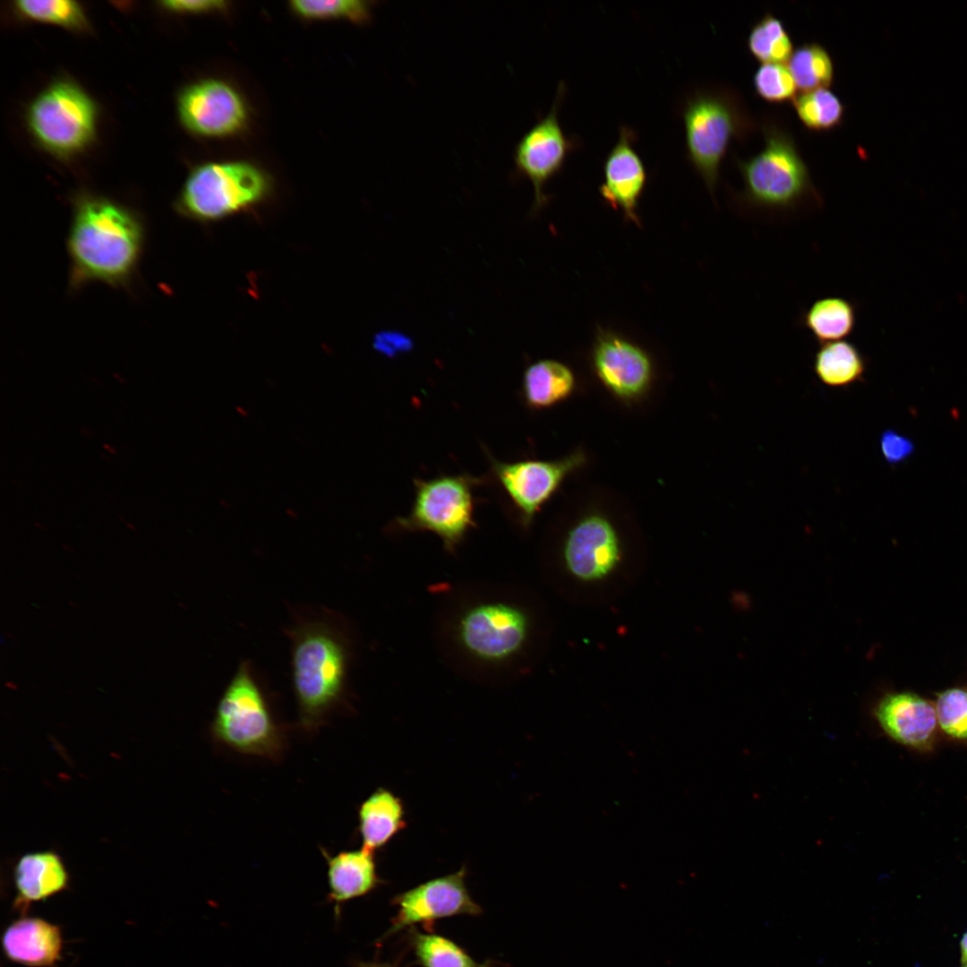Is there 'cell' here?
Instances as JSON below:
<instances>
[{
    "mask_svg": "<svg viewBox=\"0 0 967 967\" xmlns=\"http://www.w3.org/2000/svg\"><path fill=\"white\" fill-rule=\"evenodd\" d=\"M565 91L564 82L560 81L549 112L538 116L513 150L516 175L528 179L533 185L535 212L548 202L547 183L562 169L568 155L579 145V139L567 135L558 118Z\"/></svg>",
    "mask_w": 967,
    "mask_h": 967,
    "instance_id": "obj_9",
    "label": "cell"
},
{
    "mask_svg": "<svg viewBox=\"0 0 967 967\" xmlns=\"http://www.w3.org/2000/svg\"><path fill=\"white\" fill-rule=\"evenodd\" d=\"M210 732L216 744L235 753L276 762L282 758L286 731L250 662H241L224 689Z\"/></svg>",
    "mask_w": 967,
    "mask_h": 967,
    "instance_id": "obj_3",
    "label": "cell"
},
{
    "mask_svg": "<svg viewBox=\"0 0 967 967\" xmlns=\"http://www.w3.org/2000/svg\"><path fill=\"white\" fill-rule=\"evenodd\" d=\"M145 237L144 222L128 207L99 196L78 198L66 238L69 287L78 291L95 282L129 287Z\"/></svg>",
    "mask_w": 967,
    "mask_h": 967,
    "instance_id": "obj_2",
    "label": "cell"
},
{
    "mask_svg": "<svg viewBox=\"0 0 967 967\" xmlns=\"http://www.w3.org/2000/svg\"><path fill=\"white\" fill-rule=\"evenodd\" d=\"M689 164L714 194L723 158L733 138L754 128L738 94L723 87H704L689 93L681 106Z\"/></svg>",
    "mask_w": 967,
    "mask_h": 967,
    "instance_id": "obj_5",
    "label": "cell"
},
{
    "mask_svg": "<svg viewBox=\"0 0 967 967\" xmlns=\"http://www.w3.org/2000/svg\"><path fill=\"white\" fill-rule=\"evenodd\" d=\"M527 620L515 606L502 603H483L468 610L460 619L459 640L473 656L499 662L518 652L526 638Z\"/></svg>",
    "mask_w": 967,
    "mask_h": 967,
    "instance_id": "obj_11",
    "label": "cell"
},
{
    "mask_svg": "<svg viewBox=\"0 0 967 967\" xmlns=\"http://www.w3.org/2000/svg\"><path fill=\"white\" fill-rule=\"evenodd\" d=\"M181 120L204 136H226L245 123L246 107L238 92L219 80H206L188 87L180 96Z\"/></svg>",
    "mask_w": 967,
    "mask_h": 967,
    "instance_id": "obj_13",
    "label": "cell"
},
{
    "mask_svg": "<svg viewBox=\"0 0 967 967\" xmlns=\"http://www.w3.org/2000/svg\"><path fill=\"white\" fill-rule=\"evenodd\" d=\"M940 728L949 736L967 739V691L951 689L937 697L935 706Z\"/></svg>",
    "mask_w": 967,
    "mask_h": 967,
    "instance_id": "obj_32",
    "label": "cell"
},
{
    "mask_svg": "<svg viewBox=\"0 0 967 967\" xmlns=\"http://www.w3.org/2000/svg\"><path fill=\"white\" fill-rule=\"evenodd\" d=\"M373 3L360 0H296L291 2L295 13L306 18H345L357 23L371 19Z\"/></svg>",
    "mask_w": 967,
    "mask_h": 967,
    "instance_id": "obj_29",
    "label": "cell"
},
{
    "mask_svg": "<svg viewBox=\"0 0 967 967\" xmlns=\"http://www.w3.org/2000/svg\"><path fill=\"white\" fill-rule=\"evenodd\" d=\"M817 379L832 388H845L862 380L866 360L855 345L846 340L822 344L815 355Z\"/></svg>",
    "mask_w": 967,
    "mask_h": 967,
    "instance_id": "obj_24",
    "label": "cell"
},
{
    "mask_svg": "<svg viewBox=\"0 0 967 967\" xmlns=\"http://www.w3.org/2000/svg\"><path fill=\"white\" fill-rule=\"evenodd\" d=\"M328 866L329 903L337 911L340 904L370 894L381 883L374 859V852L366 849L343 851L330 855L321 849Z\"/></svg>",
    "mask_w": 967,
    "mask_h": 967,
    "instance_id": "obj_20",
    "label": "cell"
},
{
    "mask_svg": "<svg viewBox=\"0 0 967 967\" xmlns=\"http://www.w3.org/2000/svg\"><path fill=\"white\" fill-rule=\"evenodd\" d=\"M466 869L431 879L393 897L397 913L381 937L387 939L398 931L423 924L427 931L436 920L456 916H477L483 911L470 896L466 885Z\"/></svg>",
    "mask_w": 967,
    "mask_h": 967,
    "instance_id": "obj_10",
    "label": "cell"
},
{
    "mask_svg": "<svg viewBox=\"0 0 967 967\" xmlns=\"http://www.w3.org/2000/svg\"><path fill=\"white\" fill-rule=\"evenodd\" d=\"M286 630L298 723L314 732L347 705L349 637L343 620L326 609L295 610Z\"/></svg>",
    "mask_w": 967,
    "mask_h": 967,
    "instance_id": "obj_1",
    "label": "cell"
},
{
    "mask_svg": "<svg viewBox=\"0 0 967 967\" xmlns=\"http://www.w3.org/2000/svg\"><path fill=\"white\" fill-rule=\"evenodd\" d=\"M757 94L772 103H783L796 97V83L788 68L783 64H762L753 78Z\"/></svg>",
    "mask_w": 967,
    "mask_h": 967,
    "instance_id": "obj_30",
    "label": "cell"
},
{
    "mask_svg": "<svg viewBox=\"0 0 967 967\" xmlns=\"http://www.w3.org/2000/svg\"><path fill=\"white\" fill-rule=\"evenodd\" d=\"M856 321L855 306L841 296L816 300L801 317L802 325L822 344L843 340L851 335Z\"/></svg>",
    "mask_w": 967,
    "mask_h": 967,
    "instance_id": "obj_23",
    "label": "cell"
},
{
    "mask_svg": "<svg viewBox=\"0 0 967 967\" xmlns=\"http://www.w3.org/2000/svg\"><path fill=\"white\" fill-rule=\"evenodd\" d=\"M163 5L168 9L180 12H205L222 9L225 6L223 1L201 0V1H164Z\"/></svg>",
    "mask_w": 967,
    "mask_h": 967,
    "instance_id": "obj_35",
    "label": "cell"
},
{
    "mask_svg": "<svg viewBox=\"0 0 967 967\" xmlns=\"http://www.w3.org/2000/svg\"><path fill=\"white\" fill-rule=\"evenodd\" d=\"M16 897L13 906L25 913L32 903L45 901L69 886L70 876L62 857L56 851L27 852L15 862L13 871Z\"/></svg>",
    "mask_w": 967,
    "mask_h": 967,
    "instance_id": "obj_19",
    "label": "cell"
},
{
    "mask_svg": "<svg viewBox=\"0 0 967 967\" xmlns=\"http://www.w3.org/2000/svg\"><path fill=\"white\" fill-rule=\"evenodd\" d=\"M5 958L28 967H54L61 959L64 938L60 926L39 917L22 915L1 937Z\"/></svg>",
    "mask_w": 967,
    "mask_h": 967,
    "instance_id": "obj_17",
    "label": "cell"
},
{
    "mask_svg": "<svg viewBox=\"0 0 967 967\" xmlns=\"http://www.w3.org/2000/svg\"><path fill=\"white\" fill-rule=\"evenodd\" d=\"M268 191L265 175L249 163H209L188 176L175 209L185 218L211 222L250 208L261 201Z\"/></svg>",
    "mask_w": 967,
    "mask_h": 967,
    "instance_id": "obj_6",
    "label": "cell"
},
{
    "mask_svg": "<svg viewBox=\"0 0 967 967\" xmlns=\"http://www.w3.org/2000/svg\"><path fill=\"white\" fill-rule=\"evenodd\" d=\"M595 370L617 397L630 399L643 394L652 377L651 361L644 350L610 332H601L593 351Z\"/></svg>",
    "mask_w": 967,
    "mask_h": 967,
    "instance_id": "obj_15",
    "label": "cell"
},
{
    "mask_svg": "<svg viewBox=\"0 0 967 967\" xmlns=\"http://www.w3.org/2000/svg\"><path fill=\"white\" fill-rule=\"evenodd\" d=\"M96 111L91 99L77 86L57 82L41 94L29 110V124L37 139L62 155L82 149L92 138Z\"/></svg>",
    "mask_w": 967,
    "mask_h": 967,
    "instance_id": "obj_8",
    "label": "cell"
},
{
    "mask_svg": "<svg viewBox=\"0 0 967 967\" xmlns=\"http://www.w3.org/2000/svg\"><path fill=\"white\" fill-rule=\"evenodd\" d=\"M787 66L801 92L828 89L832 85V58L827 50L817 43H805L795 48Z\"/></svg>",
    "mask_w": 967,
    "mask_h": 967,
    "instance_id": "obj_26",
    "label": "cell"
},
{
    "mask_svg": "<svg viewBox=\"0 0 967 967\" xmlns=\"http://www.w3.org/2000/svg\"><path fill=\"white\" fill-rule=\"evenodd\" d=\"M16 7L26 16L66 27L81 28L85 17L79 4L67 0L18 1Z\"/></svg>",
    "mask_w": 967,
    "mask_h": 967,
    "instance_id": "obj_31",
    "label": "cell"
},
{
    "mask_svg": "<svg viewBox=\"0 0 967 967\" xmlns=\"http://www.w3.org/2000/svg\"><path fill=\"white\" fill-rule=\"evenodd\" d=\"M764 134V149L748 160L737 161L743 181L742 203L767 215L821 204L793 138L774 124L765 127Z\"/></svg>",
    "mask_w": 967,
    "mask_h": 967,
    "instance_id": "obj_4",
    "label": "cell"
},
{
    "mask_svg": "<svg viewBox=\"0 0 967 967\" xmlns=\"http://www.w3.org/2000/svg\"><path fill=\"white\" fill-rule=\"evenodd\" d=\"M103 448L111 454H116V449L114 447H112L111 445H109V444H107V443L104 444Z\"/></svg>",
    "mask_w": 967,
    "mask_h": 967,
    "instance_id": "obj_38",
    "label": "cell"
},
{
    "mask_svg": "<svg viewBox=\"0 0 967 967\" xmlns=\"http://www.w3.org/2000/svg\"><path fill=\"white\" fill-rule=\"evenodd\" d=\"M880 449L887 463L898 464L913 452L911 441L893 430L885 431L880 437Z\"/></svg>",
    "mask_w": 967,
    "mask_h": 967,
    "instance_id": "obj_33",
    "label": "cell"
},
{
    "mask_svg": "<svg viewBox=\"0 0 967 967\" xmlns=\"http://www.w3.org/2000/svg\"><path fill=\"white\" fill-rule=\"evenodd\" d=\"M875 715L883 731L903 745L924 749L934 740L937 721L935 706L915 694L886 696Z\"/></svg>",
    "mask_w": 967,
    "mask_h": 967,
    "instance_id": "obj_18",
    "label": "cell"
},
{
    "mask_svg": "<svg viewBox=\"0 0 967 967\" xmlns=\"http://www.w3.org/2000/svg\"><path fill=\"white\" fill-rule=\"evenodd\" d=\"M405 826L403 804L387 789L378 788L359 807L362 848L372 852L388 843Z\"/></svg>",
    "mask_w": 967,
    "mask_h": 967,
    "instance_id": "obj_21",
    "label": "cell"
},
{
    "mask_svg": "<svg viewBox=\"0 0 967 967\" xmlns=\"http://www.w3.org/2000/svg\"><path fill=\"white\" fill-rule=\"evenodd\" d=\"M747 45L750 54L763 64H784L794 50L783 22L769 13L753 25Z\"/></svg>",
    "mask_w": 967,
    "mask_h": 967,
    "instance_id": "obj_27",
    "label": "cell"
},
{
    "mask_svg": "<svg viewBox=\"0 0 967 967\" xmlns=\"http://www.w3.org/2000/svg\"><path fill=\"white\" fill-rule=\"evenodd\" d=\"M619 553L615 530L608 520L597 515L586 517L574 526L564 550L571 573L585 580L606 575L616 565Z\"/></svg>",
    "mask_w": 967,
    "mask_h": 967,
    "instance_id": "obj_16",
    "label": "cell"
},
{
    "mask_svg": "<svg viewBox=\"0 0 967 967\" xmlns=\"http://www.w3.org/2000/svg\"><path fill=\"white\" fill-rule=\"evenodd\" d=\"M408 931L409 946L423 967H494L495 963L491 960L483 963L475 962L458 945L432 931L422 933L415 927Z\"/></svg>",
    "mask_w": 967,
    "mask_h": 967,
    "instance_id": "obj_25",
    "label": "cell"
},
{
    "mask_svg": "<svg viewBox=\"0 0 967 967\" xmlns=\"http://www.w3.org/2000/svg\"><path fill=\"white\" fill-rule=\"evenodd\" d=\"M477 481L467 475L415 480L410 512L398 518L397 525L406 531L432 532L448 552H455L475 525L473 487Z\"/></svg>",
    "mask_w": 967,
    "mask_h": 967,
    "instance_id": "obj_7",
    "label": "cell"
},
{
    "mask_svg": "<svg viewBox=\"0 0 967 967\" xmlns=\"http://www.w3.org/2000/svg\"><path fill=\"white\" fill-rule=\"evenodd\" d=\"M374 348L388 357L407 353L413 347L412 339L398 331L379 332L373 340Z\"/></svg>",
    "mask_w": 967,
    "mask_h": 967,
    "instance_id": "obj_34",
    "label": "cell"
},
{
    "mask_svg": "<svg viewBox=\"0 0 967 967\" xmlns=\"http://www.w3.org/2000/svg\"><path fill=\"white\" fill-rule=\"evenodd\" d=\"M575 378L569 367L554 360H540L529 365L523 376V394L532 408H545L565 399L572 392Z\"/></svg>",
    "mask_w": 967,
    "mask_h": 967,
    "instance_id": "obj_22",
    "label": "cell"
},
{
    "mask_svg": "<svg viewBox=\"0 0 967 967\" xmlns=\"http://www.w3.org/2000/svg\"><path fill=\"white\" fill-rule=\"evenodd\" d=\"M961 960L964 967H967V931L961 940Z\"/></svg>",
    "mask_w": 967,
    "mask_h": 967,
    "instance_id": "obj_36",
    "label": "cell"
},
{
    "mask_svg": "<svg viewBox=\"0 0 967 967\" xmlns=\"http://www.w3.org/2000/svg\"><path fill=\"white\" fill-rule=\"evenodd\" d=\"M637 132L622 124L619 137L603 163V182L599 187L602 197L625 218L640 225L638 201L645 189L647 174L645 164L634 148Z\"/></svg>",
    "mask_w": 967,
    "mask_h": 967,
    "instance_id": "obj_14",
    "label": "cell"
},
{
    "mask_svg": "<svg viewBox=\"0 0 967 967\" xmlns=\"http://www.w3.org/2000/svg\"><path fill=\"white\" fill-rule=\"evenodd\" d=\"M355 967H396L389 963L381 962H359L356 963Z\"/></svg>",
    "mask_w": 967,
    "mask_h": 967,
    "instance_id": "obj_37",
    "label": "cell"
},
{
    "mask_svg": "<svg viewBox=\"0 0 967 967\" xmlns=\"http://www.w3.org/2000/svg\"><path fill=\"white\" fill-rule=\"evenodd\" d=\"M792 102L799 118L809 130L829 131L843 122L844 106L828 89L803 91Z\"/></svg>",
    "mask_w": 967,
    "mask_h": 967,
    "instance_id": "obj_28",
    "label": "cell"
},
{
    "mask_svg": "<svg viewBox=\"0 0 967 967\" xmlns=\"http://www.w3.org/2000/svg\"><path fill=\"white\" fill-rule=\"evenodd\" d=\"M578 452L560 460H522L504 463L491 458L493 473L517 508L523 525H529L565 476L583 462Z\"/></svg>",
    "mask_w": 967,
    "mask_h": 967,
    "instance_id": "obj_12",
    "label": "cell"
}]
</instances>
